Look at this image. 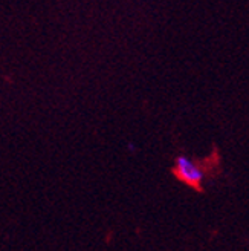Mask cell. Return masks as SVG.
Listing matches in <instances>:
<instances>
[{"label": "cell", "instance_id": "6da1fadb", "mask_svg": "<svg viewBox=\"0 0 249 251\" xmlns=\"http://www.w3.org/2000/svg\"><path fill=\"white\" fill-rule=\"evenodd\" d=\"M174 175L185 184H188L191 187H201L204 178H205V172L204 169L197 164L196 161L191 158L179 155L174 161Z\"/></svg>", "mask_w": 249, "mask_h": 251}]
</instances>
